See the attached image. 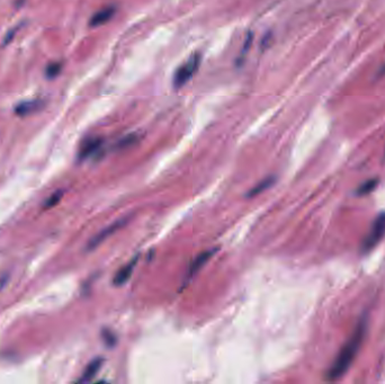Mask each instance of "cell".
<instances>
[{
    "label": "cell",
    "mask_w": 385,
    "mask_h": 384,
    "mask_svg": "<svg viewBox=\"0 0 385 384\" xmlns=\"http://www.w3.org/2000/svg\"><path fill=\"white\" fill-rule=\"evenodd\" d=\"M61 196H62V193H61V192L53 194V195L46 201V203H45V207H52V206H54L56 204H58V202H59V201L61 200Z\"/></svg>",
    "instance_id": "cell-14"
},
{
    "label": "cell",
    "mask_w": 385,
    "mask_h": 384,
    "mask_svg": "<svg viewBox=\"0 0 385 384\" xmlns=\"http://www.w3.org/2000/svg\"><path fill=\"white\" fill-rule=\"evenodd\" d=\"M275 183V178L274 177H267L265 179H262L260 183H258L255 187H252L249 192H248V197H253L261 194L262 192H265L266 189L272 186V184Z\"/></svg>",
    "instance_id": "cell-11"
},
{
    "label": "cell",
    "mask_w": 385,
    "mask_h": 384,
    "mask_svg": "<svg viewBox=\"0 0 385 384\" xmlns=\"http://www.w3.org/2000/svg\"><path fill=\"white\" fill-rule=\"evenodd\" d=\"M366 319L360 320L352 338L348 340V343L341 349L337 358L334 362L333 366L330 367L329 372L326 373V377L329 380H336V378L343 376L349 366L352 365L355 356L359 351L360 345L363 343L365 332H366Z\"/></svg>",
    "instance_id": "cell-1"
},
{
    "label": "cell",
    "mask_w": 385,
    "mask_h": 384,
    "mask_svg": "<svg viewBox=\"0 0 385 384\" xmlns=\"http://www.w3.org/2000/svg\"><path fill=\"white\" fill-rule=\"evenodd\" d=\"M377 185V179H369V181L365 182L363 185H360L357 189V195H367L368 193H370L373 189L376 187Z\"/></svg>",
    "instance_id": "cell-13"
},
{
    "label": "cell",
    "mask_w": 385,
    "mask_h": 384,
    "mask_svg": "<svg viewBox=\"0 0 385 384\" xmlns=\"http://www.w3.org/2000/svg\"><path fill=\"white\" fill-rule=\"evenodd\" d=\"M44 106V103L41 99H32V100H25L21 101L16 107L15 113L18 116H27L33 113H35L37 111H41Z\"/></svg>",
    "instance_id": "cell-6"
},
{
    "label": "cell",
    "mask_w": 385,
    "mask_h": 384,
    "mask_svg": "<svg viewBox=\"0 0 385 384\" xmlns=\"http://www.w3.org/2000/svg\"><path fill=\"white\" fill-rule=\"evenodd\" d=\"M124 223H125V220H119V221L114 222L113 225H111L107 228H105V229L101 230L99 233H97V235L89 241L88 247H87L88 248V250H92L97 246H99L101 242L107 239V238L111 237L112 235H113V233L118 231L120 228L124 225Z\"/></svg>",
    "instance_id": "cell-4"
},
{
    "label": "cell",
    "mask_w": 385,
    "mask_h": 384,
    "mask_svg": "<svg viewBox=\"0 0 385 384\" xmlns=\"http://www.w3.org/2000/svg\"><path fill=\"white\" fill-rule=\"evenodd\" d=\"M136 261H138V257H135L132 261H130L129 264H126L124 267H122L118 273H116L113 280V283L115 286H122L130 280V277L131 275H132L134 267L136 265Z\"/></svg>",
    "instance_id": "cell-8"
},
{
    "label": "cell",
    "mask_w": 385,
    "mask_h": 384,
    "mask_svg": "<svg viewBox=\"0 0 385 384\" xmlns=\"http://www.w3.org/2000/svg\"><path fill=\"white\" fill-rule=\"evenodd\" d=\"M134 141H135L134 135H129V137H126L125 139L121 140L119 145H120V147H129V145L132 144Z\"/></svg>",
    "instance_id": "cell-15"
},
{
    "label": "cell",
    "mask_w": 385,
    "mask_h": 384,
    "mask_svg": "<svg viewBox=\"0 0 385 384\" xmlns=\"http://www.w3.org/2000/svg\"><path fill=\"white\" fill-rule=\"evenodd\" d=\"M383 72H385V67H384V70H383Z\"/></svg>",
    "instance_id": "cell-17"
},
{
    "label": "cell",
    "mask_w": 385,
    "mask_h": 384,
    "mask_svg": "<svg viewBox=\"0 0 385 384\" xmlns=\"http://www.w3.org/2000/svg\"><path fill=\"white\" fill-rule=\"evenodd\" d=\"M384 236H385V212L381 213V214L375 218L373 226L369 230V233L363 241L362 250L364 252L372 250L373 248L376 246L379 241H381V239Z\"/></svg>",
    "instance_id": "cell-3"
},
{
    "label": "cell",
    "mask_w": 385,
    "mask_h": 384,
    "mask_svg": "<svg viewBox=\"0 0 385 384\" xmlns=\"http://www.w3.org/2000/svg\"><path fill=\"white\" fill-rule=\"evenodd\" d=\"M62 70V65L60 62H52L46 67L45 69V76L48 78V79H53L60 75V72Z\"/></svg>",
    "instance_id": "cell-12"
},
{
    "label": "cell",
    "mask_w": 385,
    "mask_h": 384,
    "mask_svg": "<svg viewBox=\"0 0 385 384\" xmlns=\"http://www.w3.org/2000/svg\"><path fill=\"white\" fill-rule=\"evenodd\" d=\"M216 251V249H212V250H206L203 251L202 254H199L196 258L193 260V262L189 266V271H188V276L192 277L194 274H196L197 271L202 268V267L206 264L208 259L214 255V252Z\"/></svg>",
    "instance_id": "cell-9"
},
{
    "label": "cell",
    "mask_w": 385,
    "mask_h": 384,
    "mask_svg": "<svg viewBox=\"0 0 385 384\" xmlns=\"http://www.w3.org/2000/svg\"><path fill=\"white\" fill-rule=\"evenodd\" d=\"M116 13V8L114 6L105 7L100 11L97 12L94 16L90 18L89 25L91 27H98L101 25H105L106 23H108L112 18L114 17Z\"/></svg>",
    "instance_id": "cell-7"
},
{
    "label": "cell",
    "mask_w": 385,
    "mask_h": 384,
    "mask_svg": "<svg viewBox=\"0 0 385 384\" xmlns=\"http://www.w3.org/2000/svg\"><path fill=\"white\" fill-rule=\"evenodd\" d=\"M101 365H103V359L101 358H96V359H94V361H91L88 364V366L86 367V369L84 371V373H82V375L80 377V380L78 382L87 383V382L91 381L92 378L96 376V374L99 372Z\"/></svg>",
    "instance_id": "cell-10"
},
{
    "label": "cell",
    "mask_w": 385,
    "mask_h": 384,
    "mask_svg": "<svg viewBox=\"0 0 385 384\" xmlns=\"http://www.w3.org/2000/svg\"><path fill=\"white\" fill-rule=\"evenodd\" d=\"M199 63H201V56L194 54L189 58L184 65L180 66L177 69V71L175 72L174 87L180 88V87L186 85L188 80L191 79L195 74H196V71L198 70Z\"/></svg>",
    "instance_id": "cell-2"
},
{
    "label": "cell",
    "mask_w": 385,
    "mask_h": 384,
    "mask_svg": "<svg viewBox=\"0 0 385 384\" xmlns=\"http://www.w3.org/2000/svg\"><path fill=\"white\" fill-rule=\"evenodd\" d=\"M103 145V140L100 138H89L81 144L79 150V159L85 160L99 151Z\"/></svg>",
    "instance_id": "cell-5"
},
{
    "label": "cell",
    "mask_w": 385,
    "mask_h": 384,
    "mask_svg": "<svg viewBox=\"0 0 385 384\" xmlns=\"http://www.w3.org/2000/svg\"><path fill=\"white\" fill-rule=\"evenodd\" d=\"M103 336H104V339L106 340L107 344H108L109 346H112V345L115 343V338L113 337V335H112L109 332H105Z\"/></svg>",
    "instance_id": "cell-16"
}]
</instances>
